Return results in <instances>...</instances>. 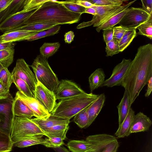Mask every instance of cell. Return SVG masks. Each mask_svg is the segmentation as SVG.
<instances>
[{
    "label": "cell",
    "instance_id": "cell-1",
    "mask_svg": "<svg viewBox=\"0 0 152 152\" xmlns=\"http://www.w3.org/2000/svg\"><path fill=\"white\" fill-rule=\"evenodd\" d=\"M152 77V45L148 43L138 48L121 82L126 90L131 107L144 86Z\"/></svg>",
    "mask_w": 152,
    "mask_h": 152
},
{
    "label": "cell",
    "instance_id": "cell-2",
    "mask_svg": "<svg viewBox=\"0 0 152 152\" xmlns=\"http://www.w3.org/2000/svg\"><path fill=\"white\" fill-rule=\"evenodd\" d=\"M81 15L69 10L59 1L48 0L34 12L24 25L37 23L72 24L78 22Z\"/></svg>",
    "mask_w": 152,
    "mask_h": 152
},
{
    "label": "cell",
    "instance_id": "cell-3",
    "mask_svg": "<svg viewBox=\"0 0 152 152\" xmlns=\"http://www.w3.org/2000/svg\"><path fill=\"white\" fill-rule=\"evenodd\" d=\"M99 95L85 93L61 100L56 103L51 115L70 120L95 101Z\"/></svg>",
    "mask_w": 152,
    "mask_h": 152
},
{
    "label": "cell",
    "instance_id": "cell-4",
    "mask_svg": "<svg viewBox=\"0 0 152 152\" xmlns=\"http://www.w3.org/2000/svg\"><path fill=\"white\" fill-rule=\"evenodd\" d=\"M30 66L33 69L37 81L54 93L59 81L50 66L47 59L39 55Z\"/></svg>",
    "mask_w": 152,
    "mask_h": 152
},
{
    "label": "cell",
    "instance_id": "cell-5",
    "mask_svg": "<svg viewBox=\"0 0 152 152\" xmlns=\"http://www.w3.org/2000/svg\"><path fill=\"white\" fill-rule=\"evenodd\" d=\"M43 134L44 132L31 119L15 116L10 137L13 144L29 136Z\"/></svg>",
    "mask_w": 152,
    "mask_h": 152
},
{
    "label": "cell",
    "instance_id": "cell-6",
    "mask_svg": "<svg viewBox=\"0 0 152 152\" xmlns=\"http://www.w3.org/2000/svg\"><path fill=\"white\" fill-rule=\"evenodd\" d=\"M86 140L94 145L91 152H117L119 146L116 137L106 134L90 135Z\"/></svg>",
    "mask_w": 152,
    "mask_h": 152
},
{
    "label": "cell",
    "instance_id": "cell-7",
    "mask_svg": "<svg viewBox=\"0 0 152 152\" xmlns=\"http://www.w3.org/2000/svg\"><path fill=\"white\" fill-rule=\"evenodd\" d=\"M14 100L11 94L7 98L0 99V131L10 135L15 117L12 109Z\"/></svg>",
    "mask_w": 152,
    "mask_h": 152
},
{
    "label": "cell",
    "instance_id": "cell-8",
    "mask_svg": "<svg viewBox=\"0 0 152 152\" xmlns=\"http://www.w3.org/2000/svg\"><path fill=\"white\" fill-rule=\"evenodd\" d=\"M151 15L141 8H129L118 23L120 26L128 29H136L140 25L148 20Z\"/></svg>",
    "mask_w": 152,
    "mask_h": 152
},
{
    "label": "cell",
    "instance_id": "cell-9",
    "mask_svg": "<svg viewBox=\"0 0 152 152\" xmlns=\"http://www.w3.org/2000/svg\"><path fill=\"white\" fill-rule=\"evenodd\" d=\"M11 73L26 82L34 95L37 83V80L35 75L23 59L19 58L17 60Z\"/></svg>",
    "mask_w": 152,
    "mask_h": 152
},
{
    "label": "cell",
    "instance_id": "cell-10",
    "mask_svg": "<svg viewBox=\"0 0 152 152\" xmlns=\"http://www.w3.org/2000/svg\"><path fill=\"white\" fill-rule=\"evenodd\" d=\"M34 98L49 113L52 111L56 104L54 93L38 81Z\"/></svg>",
    "mask_w": 152,
    "mask_h": 152
},
{
    "label": "cell",
    "instance_id": "cell-11",
    "mask_svg": "<svg viewBox=\"0 0 152 152\" xmlns=\"http://www.w3.org/2000/svg\"><path fill=\"white\" fill-rule=\"evenodd\" d=\"M86 93L75 83L68 80L59 81L54 92L56 100H61Z\"/></svg>",
    "mask_w": 152,
    "mask_h": 152
},
{
    "label": "cell",
    "instance_id": "cell-12",
    "mask_svg": "<svg viewBox=\"0 0 152 152\" xmlns=\"http://www.w3.org/2000/svg\"><path fill=\"white\" fill-rule=\"evenodd\" d=\"M36 10L28 12L21 10L7 18L0 23V30L5 33L23 26Z\"/></svg>",
    "mask_w": 152,
    "mask_h": 152
},
{
    "label": "cell",
    "instance_id": "cell-13",
    "mask_svg": "<svg viewBox=\"0 0 152 152\" xmlns=\"http://www.w3.org/2000/svg\"><path fill=\"white\" fill-rule=\"evenodd\" d=\"M122 6L118 7L113 6H97L94 5L91 7L96 11V15H94L90 21L83 22L77 26V29H80L93 25L96 27L113 12L120 8Z\"/></svg>",
    "mask_w": 152,
    "mask_h": 152
},
{
    "label": "cell",
    "instance_id": "cell-14",
    "mask_svg": "<svg viewBox=\"0 0 152 152\" xmlns=\"http://www.w3.org/2000/svg\"><path fill=\"white\" fill-rule=\"evenodd\" d=\"M132 61L130 59H126L124 58L121 63L114 67L110 77L105 80L101 87H112L121 86L122 79Z\"/></svg>",
    "mask_w": 152,
    "mask_h": 152
},
{
    "label": "cell",
    "instance_id": "cell-15",
    "mask_svg": "<svg viewBox=\"0 0 152 152\" xmlns=\"http://www.w3.org/2000/svg\"><path fill=\"white\" fill-rule=\"evenodd\" d=\"M15 97L22 101L33 112L37 118H45L49 116V113L34 97H30L19 91L16 93Z\"/></svg>",
    "mask_w": 152,
    "mask_h": 152
},
{
    "label": "cell",
    "instance_id": "cell-16",
    "mask_svg": "<svg viewBox=\"0 0 152 152\" xmlns=\"http://www.w3.org/2000/svg\"><path fill=\"white\" fill-rule=\"evenodd\" d=\"M152 124L150 118L140 112L134 115L130 129V134L148 131Z\"/></svg>",
    "mask_w": 152,
    "mask_h": 152
},
{
    "label": "cell",
    "instance_id": "cell-17",
    "mask_svg": "<svg viewBox=\"0 0 152 152\" xmlns=\"http://www.w3.org/2000/svg\"><path fill=\"white\" fill-rule=\"evenodd\" d=\"M31 120L36 124L44 133L55 125L70 122V120L53 115L51 114L47 118H35Z\"/></svg>",
    "mask_w": 152,
    "mask_h": 152
},
{
    "label": "cell",
    "instance_id": "cell-18",
    "mask_svg": "<svg viewBox=\"0 0 152 152\" xmlns=\"http://www.w3.org/2000/svg\"><path fill=\"white\" fill-rule=\"evenodd\" d=\"M105 99L104 94L99 95L97 99L87 107V111L88 116L87 128L95 120L103 107Z\"/></svg>",
    "mask_w": 152,
    "mask_h": 152
},
{
    "label": "cell",
    "instance_id": "cell-19",
    "mask_svg": "<svg viewBox=\"0 0 152 152\" xmlns=\"http://www.w3.org/2000/svg\"><path fill=\"white\" fill-rule=\"evenodd\" d=\"M37 32H38L18 30L5 33L1 35L0 42H14L25 40L26 38Z\"/></svg>",
    "mask_w": 152,
    "mask_h": 152
},
{
    "label": "cell",
    "instance_id": "cell-20",
    "mask_svg": "<svg viewBox=\"0 0 152 152\" xmlns=\"http://www.w3.org/2000/svg\"><path fill=\"white\" fill-rule=\"evenodd\" d=\"M135 112L130 107L128 112L125 119L120 125L115 133V135L118 138L128 137L130 134L129 131Z\"/></svg>",
    "mask_w": 152,
    "mask_h": 152
},
{
    "label": "cell",
    "instance_id": "cell-21",
    "mask_svg": "<svg viewBox=\"0 0 152 152\" xmlns=\"http://www.w3.org/2000/svg\"><path fill=\"white\" fill-rule=\"evenodd\" d=\"M12 109L15 116L30 119L34 116L33 112L22 101L15 96L14 98Z\"/></svg>",
    "mask_w": 152,
    "mask_h": 152
},
{
    "label": "cell",
    "instance_id": "cell-22",
    "mask_svg": "<svg viewBox=\"0 0 152 152\" xmlns=\"http://www.w3.org/2000/svg\"><path fill=\"white\" fill-rule=\"evenodd\" d=\"M25 0H12L11 3L0 13V23L9 17L21 11Z\"/></svg>",
    "mask_w": 152,
    "mask_h": 152
},
{
    "label": "cell",
    "instance_id": "cell-23",
    "mask_svg": "<svg viewBox=\"0 0 152 152\" xmlns=\"http://www.w3.org/2000/svg\"><path fill=\"white\" fill-rule=\"evenodd\" d=\"M67 146L72 152H91L94 147L93 144L86 140H71Z\"/></svg>",
    "mask_w": 152,
    "mask_h": 152
},
{
    "label": "cell",
    "instance_id": "cell-24",
    "mask_svg": "<svg viewBox=\"0 0 152 152\" xmlns=\"http://www.w3.org/2000/svg\"><path fill=\"white\" fill-rule=\"evenodd\" d=\"M129 10V8H127L109 18L97 26L96 27V31L99 32L101 30L113 28L114 26L118 23Z\"/></svg>",
    "mask_w": 152,
    "mask_h": 152
},
{
    "label": "cell",
    "instance_id": "cell-25",
    "mask_svg": "<svg viewBox=\"0 0 152 152\" xmlns=\"http://www.w3.org/2000/svg\"><path fill=\"white\" fill-rule=\"evenodd\" d=\"M105 75L102 69H96L90 76L88 81L91 93L101 86L105 81Z\"/></svg>",
    "mask_w": 152,
    "mask_h": 152
},
{
    "label": "cell",
    "instance_id": "cell-26",
    "mask_svg": "<svg viewBox=\"0 0 152 152\" xmlns=\"http://www.w3.org/2000/svg\"><path fill=\"white\" fill-rule=\"evenodd\" d=\"M69 123H66L55 125L45 132L44 135L48 137H59L64 140L66 138V135L69 128Z\"/></svg>",
    "mask_w": 152,
    "mask_h": 152
},
{
    "label": "cell",
    "instance_id": "cell-27",
    "mask_svg": "<svg viewBox=\"0 0 152 152\" xmlns=\"http://www.w3.org/2000/svg\"><path fill=\"white\" fill-rule=\"evenodd\" d=\"M44 135L37 134L29 136L15 142L13 145L19 148H23L37 144L42 145L44 141V139L42 138Z\"/></svg>",
    "mask_w": 152,
    "mask_h": 152
},
{
    "label": "cell",
    "instance_id": "cell-28",
    "mask_svg": "<svg viewBox=\"0 0 152 152\" xmlns=\"http://www.w3.org/2000/svg\"><path fill=\"white\" fill-rule=\"evenodd\" d=\"M130 107H131L129 105V96L125 90L121 102L117 106L118 111L119 125L121 124L125 119Z\"/></svg>",
    "mask_w": 152,
    "mask_h": 152
},
{
    "label": "cell",
    "instance_id": "cell-29",
    "mask_svg": "<svg viewBox=\"0 0 152 152\" xmlns=\"http://www.w3.org/2000/svg\"><path fill=\"white\" fill-rule=\"evenodd\" d=\"M56 25L47 23H37L28 24L8 32L18 30H24L39 32L49 29Z\"/></svg>",
    "mask_w": 152,
    "mask_h": 152
},
{
    "label": "cell",
    "instance_id": "cell-30",
    "mask_svg": "<svg viewBox=\"0 0 152 152\" xmlns=\"http://www.w3.org/2000/svg\"><path fill=\"white\" fill-rule=\"evenodd\" d=\"M60 46L59 42H45L39 48L40 55L48 59L57 51Z\"/></svg>",
    "mask_w": 152,
    "mask_h": 152
},
{
    "label": "cell",
    "instance_id": "cell-31",
    "mask_svg": "<svg viewBox=\"0 0 152 152\" xmlns=\"http://www.w3.org/2000/svg\"><path fill=\"white\" fill-rule=\"evenodd\" d=\"M137 35L136 29H129L126 31L119 42L120 52L123 51L130 44Z\"/></svg>",
    "mask_w": 152,
    "mask_h": 152
},
{
    "label": "cell",
    "instance_id": "cell-32",
    "mask_svg": "<svg viewBox=\"0 0 152 152\" xmlns=\"http://www.w3.org/2000/svg\"><path fill=\"white\" fill-rule=\"evenodd\" d=\"M60 28V25H56L49 29L38 32L35 34L26 38L25 40L32 41L54 35L59 32Z\"/></svg>",
    "mask_w": 152,
    "mask_h": 152
},
{
    "label": "cell",
    "instance_id": "cell-33",
    "mask_svg": "<svg viewBox=\"0 0 152 152\" xmlns=\"http://www.w3.org/2000/svg\"><path fill=\"white\" fill-rule=\"evenodd\" d=\"M15 50L13 48L0 51V63L4 67H8L13 61Z\"/></svg>",
    "mask_w": 152,
    "mask_h": 152
},
{
    "label": "cell",
    "instance_id": "cell-34",
    "mask_svg": "<svg viewBox=\"0 0 152 152\" xmlns=\"http://www.w3.org/2000/svg\"><path fill=\"white\" fill-rule=\"evenodd\" d=\"M12 82L16 86L19 91L26 96L30 97H34V95L29 87L24 81L12 75Z\"/></svg>",
    "mask_w": 152,
    "mask_h": 152
},
{
    "label": "cell",
    "instance_id": "cell-35",
    "mask_svg": "<svg viewBox=\"0 0 152 152\" xmlns=\"http://www.w3.org/2000/svg\"><path fill=\"white\" fill-rule=\"evenodd\" d=\"M13 144L10 135L0 131V152H10Z\"/></svg>",
    "mask_w": 152,
    "mask_h": 152
},
{
    "label": "cell",
    "instance_id": "cell-36",
    "mask_svg": "<svg viewBox=\"0 0 152 152\" xmlns=\"http://www.w3.org/2000/svg\"><path fill=\"white\" fill-rule=\"evenodd\" d=\"M87 107L78 113L73 118L74 122L81 128H86L88 122Z\"/></svg>",
    "mask_w": 152,
    "mask_h": 152
},
{
    "label": "cell",
    "instance_id": "cell-37",
    "mask_svg": "<svg viewBox=\"0 0 152 152\" xmlns=\"http://www.w3.org/2000/svg\"><path fill=\"white\" fill-rule=\"evenodd\" d=\"M136 29L139 30L137 34L146 37L151 39L152 38V17L148 20L138 26Z\"/></svg>",
    "mask_w": 152,
    "mask_h": 152
},
{
    "label": "cell",
    "instance_id": "cell-38",
    "mask_svg": "<svg viewBox=\"0 0 152 152\" xmlns=\"http://www.w3.org/2000/svg\"><path fill=\"white\" fill-rule=\"evenodd\" d=\"M76 0L59 1L69 10L74 12L80 13H84L86 8L75 4Z\"/></svg>",
    "mask_w": 152,
    "mask_h": 152
},
{
    "label": "cell",
    "instance_id": "cell-39",
    "mask_svg": "<svg viewBox=\"0 0 152 152\" xmlns=\"http://www.w3.org/2000/svg\"><path fill=\"white\" fill-rule=\"evenodd\" d=\"M48 0H25L22 11L28 12L37 9Z\"/></svg>",
    "mask_w": 152,
    "mask_h": 152
},
{
    "label": "cell",
    "instance_id": "cell-40",
    "mask_svg": "<svg viewBox=\"0 0 152 152\" xmlns=\"http://www.w3.org/2000/svg\"><path fill=\"white\" fill-rule=\"evenodd\" d=\"M44 139L42 145L47 147L56 148L61 146L64 144V140L61 138L50 137Z\"/></svg>",
    "mask_w": 152,
    "mask_h": 152
},
{
    "label": "cell",
    "instance_id": "cell-41",
    "mask_svg": "<svg viewBox=\"0 0 152 152\" xmlns=\"http://www.w3.org/2000/svg\"><path fill=\"white\" fill-rule=\"evenodd\" d=\"M95 5L97 6H113L118 7L121 6L124 0H88Z\"/></svg>",
    "mask_w": 152,
    "mask_h": 152
},
{
    "label": "cell",
    "instance_id": "cell-42",
    "mask_svg": "<svg viewBox=\"0 0 152 152\" xmlns=\"http://www.w3.org/2000/svg\"><path fill=\"white\" fill-rule=\"evenodd\" d=\"M0 82L9 88L13 83L12 75L7 68L4 67L0 72Z\"/></svg>",
    "mask_w": 152,
    "mask_h": 152
},
{
    "label": "cell",
    "instance_id": "cell-43",
    "mask_svg": "<svg viewBox=\"0 0 152 152\" xmlns=\"http://www.w3.org/2000/svg\"><path fill=\"white\" fill-rule=\"evenodd\" d=\"M106 44L105 52L106 53V56H112L120 52L119 42L113 39Z\"/></svg>",
    "mask_w": 152,
    "mask_h": 152
},
{
    "label": "cell",
    "instance_id": "cell-44",
    "mask_svg": "<svg viewBox=\"0 0 152 152\" xmlns=\"http://www.w3.org/2000/svg\"><path fill=\"white\" fill-rule=\"evenodd\" d=\"M113 28V39L118 42L126 31L129 29L121 26H114Z\"/></svg>",
    "mask_w": 152,
    "mask_h": 152
},
{
    "label": "cell",
    "instance_id": "cell-45",
    "mask_svg": "<svg viewBox=\"0 0 152 152\" xmlns=\"http://www.w3.org/2000/svg\"><path fill=\"white\" fill-rule=\"evenodd\" d=\"M103 35L104 40L106 44L113 39V28H108L103 30Z\"/></svg>",
    "mask_w": 152,
    "mask_h": 152
},
{
    "label": "cell",
    "instance_id": "cell-46",
    "mask_svg": "<svg viewBox=\"0 0 152 152\" xmlns=\"http://www.w3.org/2000/svg\"><path fill=\"white\" fill-rule=\"evenodd\" d=\"M142 8L151 15H152V0H142Z\"/></svg>",
    "mask_w": 152,
    "mask_h": 152
},
{
    "label": "cell",
    "instance_id": "cell-47",
    "mask_svg": "<svg viewBox=\"0 0 152 152\" xmlns=\"http://www.w3.org/2000/svg\"><path fill=\"white\" fill-rule=\"evenodd\" d=\"M10 88L0 82V99L6 98L9 96Z\"/></svg>",
    "mask_w": 152,
    "mask_h": 152
},
{
    "label": "cell",
    "instance_id": "cell-48",
    "mask_svg": "<svg viewBox=\"0 0 152 152\" xmlns=\"http://www.w3.org/2000/svg\"><path fill=\"white\" fill-rule=\"evenodd\" d=\"M75 37L74 32L70 31L66 33L64 35V40L66 43L70 44L73 40Z\"/></svg>",
    "mask_w": 152,
    "mask_h": 152
},
{
    "label": "cell",
    "instance_id": "cell-49",
    "mask_svg": "<svg viewBox=\"0 0 152 152\" xmlns=\"http://www.w3.org/2000/svg\"><path fill=\"white\" fill-rule=\"evenodd\" d=\"M15 44L14 42L0 43V51L13 48Z\"/></svg>",
    "mask_w": 152,
    "mask_h": 152
},
{
    "label": "cell",
    "instance_id": "cell-50",
    "mask_svg": "<svg viewBox=\"0 0 152 152\" xmlns=\"http://www.w3.org/2000/svg\"><path fill=\"white\" fill-rule=\"evenodd\" d=\"M75 4L85 8L91 7L94 5V4L87 0H76Z\"/></svg>",
    "mask_w": 152,
    "mask_h": 152
},
{
    "label": "cell",
    "instance_id": "cell-51",
    "mask_svg": "<svg viewBox=\"0 0 152 152\" xmlns=\"http://www.w3.org/2000/svg\"><path fill=\"white\" fill-rule=\"evenodd\" d=\"M12 1V0H0V13L5 9Z\"/></svg>",
    "mask_w": 152,
    "mask_h": 152
},
{
    "label": "cell",
    "instance_id": "cell-52",
    "mask_svg": "<svg viewBox=\"0 0 152 152\" xmlns=\"http://www.w3.org/2000/svg\"><path fill=\"white\" fill-rule=\"evenodd\" d=\"M148 86L146 92L145 94V97H148L151 94L152 90V77L149 80L147 83Z\"/></svg>",
    "mask_w": 152,
    "mask_h": 152
},
{
    "label": "cell",
    "instance_id": "cell-53",
    "mask_svg": "<svg viewBox=\"0 0 152 152\" xmlns=\"http://www.w3.org/2000/svg\"><path fill=\"white\" fill-rule=\"evenodd\" d=\"M85 13L91 14L94 15V16L95 15L96 13L95 9L91 7L89 8H86L84 13Z\"/></svg>",
    "mask_w": 152,
    "mask_h": 152
},
{
    "label": "cell",
    "instance_id": "cell-54",
    "mask_svg": "<svg viewBox=\"0 0 152 152\" xmlns=\"http://www.w3.org/2000/svg\"><path fill=\"white\" fill-rule=\"evenodd\" d=\"M54 149L57 152H69L66 148L63 146H61Z\"/></svg>",
    "mask_w": 152,
    "mask_h": 152
},
{
    "label": "cell",
    "instance_id": "cell-55",
    "mask_svg": "<svg viewBox=\"0 0 152 152\" xmlns=\"http://www.w3.org/2000/svg\"><path fill=\"white\" fill-rule=\"evenodd\" d=\"M3 68H4V67L0 63V72Z\"/></svg>",
    "mask_w": 152,
    "mask_h": 152
},
{
    "label": "cell",
    "instance_id": "cell-56",
    "mask_svg": "<svg viewBox=\"0 0 152 152\" xmlns=\"http://www.w3.org/2000/svg\"><path fill=\"white\" fill-rule=\"evenodd\" d=\"M1 36H0V42H1Z\"/></svg>",
    "mask_w": 152,
    "mask_h": 152
}]
</instances>
